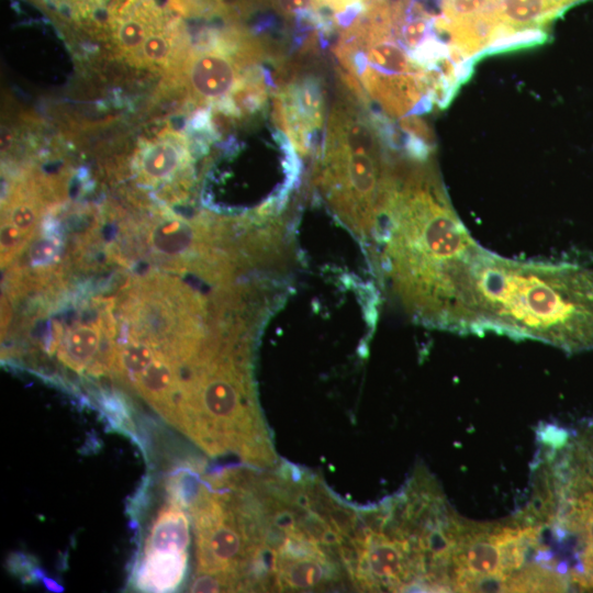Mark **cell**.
<instances>
[{
    "instance_id": "8",
    "label": "cell",
    "mask_w": 593,
    "mask_h": 593,
    "mask_svg": "<svg viewBox=\"0 0 593 593\" xmlns=\"http://www.w3.org/2000/svg\"><path fill=\"white\" fill-rule=\"evenodd\" d=\"M188 77L194 96L206 102L224 101L239 80L233 60L220 48L195 54L190 60Z\"/></svg>"
},
{
    "instance_id": "17",
    "label": "cell",
    "mask_w": 593,
    "mask_h": 593,
    "mask_svg": "<svg viewBox=\"0 0 593 593\" xmlns=\"http://www.w3.org/2000/svg\"><path fill=\"white\" fill-rule=\"evenodd\" d=\"M400 126L405 134L422 138L433 145L434 136L422 119H417L416 116L404 118L400 121Z\"/></svg>"
},
{
    "instance_id": "4",
    "label": "cell",
    "mask_w": 593,
    "mask_h": 593,
    "mask_svg": "<svg viewBox=\"0 0 593 593\" xmlns=\"http://www.w3.org/2000/svg\"><path fill=\"white\" fill-rule=\"evenodd\" d=\"M250 329L234 325L208 337L186 368L172 425L211 457L271 468L278 457L253 381Z\"/></svg>"
},
{
    "instance_id": "18",
    "label": "cell",
    "mask_w": 593,
    "mask_h": 593,
    "mask_svg": "<svg viewBox=\"0 0 593 593\" xmlns=\"http://www.w3.org/2000/svg\"><path fill=\"white\" fill-rule=\"evenodd\" d=\"M568 436V433L563 429L555 426H547L542 429L541 438L545 444H549L553 448H560L566 444Z\"/></svg>"
},
{
    "instance_id": "11",
    "label": "cell",
    "mask_w": 593,
    "mask_h": 593,
    "mask_svg": "<svg viewBox=\"0 0 593 593\" xmlns=\"http://www.w3.org/2000/svg\"><path fill=\"white\" fill-rule=\"evenodd\" d=\"M188 567V553L143 555L135 585L147 592H170L179 588Z\"/></svg>"
},
{
    "instance_id": "10",
    "label": "cell",
    "mask_w": 593,
    "mask_h": 593,
    "mask_svg": "<svg viewBox=\"0 0 593 593\" xmlns=\"http://www.w3.org/2000/svg\"><path fill=\"white\" fill-rule=\"evenodd\" d=\"M189 540V522L183 507L170 502L154 521L143 555L188 553Z\"/></svg>"
},
{
    "instance_id": "12",
    "label": "cell",
    "mask_w": 593,
    "mask_h": 593,
    "mask_svg": "<svg viewBox=\"0 0 593 593\" xmlns=\"http://www.w3.org/2000/svg\"><path fill=\"white\" fill-rule=\"evenodd\" d=\"M183 161V154L175 143L169 141L149 145L141 156L142 175L149 181H161L170 178Z\"/></svg>"
},
{
    "instance_id": "16",
    "label": "cell",
    "mask_w": 593,
    "mask_h": 593,
    "mask_svg": "<svg viewBox=\"0 0 593 593\" xmlns=\"http://www.w3.org/2000/svg\"><path fill=\"white\" fill-rule=\"evenodd\" d=\"M144 57L152 63H161L169 55V43L161 34H149L143 45Z\"/></svg>"
},
{
    "instance_id": "20",
    "label": "cell",
    "mask_w": 593,
    "mask_h": 593,
    "mask_svg": "<svg viewBox=\"0 0 593 593\" xmlns=\"http://www.w3.org/2000/svg\"><path fill=\"white\" fill-rule=\"evenodd\" d=\"M365 5L371 2L372 0H360Z\"/></svg>"
},
{
    "instance_id": "2",
    "label": "cell",
    "mask_w": 593,
    "mask_h": 593,
    "mask_svg": "<svg viewBox=\"0 0 593 593\" xmlns=\"http://www.w3.org/2000/svg\"><path fill=\"white\" fill-rule=\"evenodd\" d=\"M425 161L394 166L372 240L381 277L416 323L467 334L466 300L481 245Z\"/></svg>"
},
{
    "instance_id": "15",
    "label": "cell",
    "mask_w": 593,
    "mask_h": 593,
    "mask_svg": "<svg viewBox=\"0 0 593 593\" xmlns=\"http://www.w3.org/2000/svg\"><path fill=\"white\" fill-rule=\"evenodd\" d=\"M279 13L295 19L311 16L320 9L317 0H270Z\"/></svg>"
},
{
    "instance_id": "5",
    "label": "cell",
    "mask_w": 593,
    "mask_h": 593,
    "mask_svg": "<svg viewBox=\"0 0 593 593\" xmlns=\"http://www.w3.org/2000/svg\"><path fill=\"white\" fill-rule=\"evenodd\" d=\"M371 119L336 104L315 180L335 214L362 240H372L385 203L393 165Z\"/></svg>"
},
{
    "instance_id": "19",
    "label": "cell",
    "mask_w": 593,
    "mask_h": 593,
    "mask_svg": "<svg viewBox=\"0 0 593 593\" xmlns=\"http://www.w3.org/2000/svg\"><path fill=\"white\" fill-rule=\"evenodd\" d=\"M199 11L211 10L212 0H190Z\"/></svg>"
},
{
    "instance_id": "1",
    "label": "cell",
    "mask_w": 593,
    "mask_h": 593,
    "mask_svg": "<svg viewBox=\"0 0 593 593\" xmlns=\"http://www.w3.org/2000/svg\"><path fill=\"white\" fill-rule=\"evenodd\" d=\"M227 505L240 544L242 592L354 589L348 559L357 508L318 475L287 462L238 469Z\"/></svg>"
},
{
    "instance_id": "6",
    "label": "cell",
    "mask_w": 593,
    "mask_h": 593,
    "mask_svg": "<svg viewBox=\"0 0 593 593\" xmlns=\"http://www.w3.org/2000/svg\"><path fill=\"white\" fill-rule=\"evenodd\" d=\"M278 122L296 148L306 153L312 134L323 122L324 99L322 85L314 77H305L284 86L275 98Z\"/></svg>"
},
{
    "instance_id": "9",
    "label": "cell",
    "mask_w": 593,
    "mask_h": 593,
    "mask_svg": "<svg viewBox=\"0 0 593 593\" xmlns=\"http://www.w3.org/2000/svg\"><path fill=\"white\" fill-rule=\"evenodd\" d=\"M497 21L511 31L542 30L564 9L555 0H493Z\"/></svg>"
},
{
    "instance_id": "13",
    "label": "cell",
    "mask_w": 593,
    "mask_h": 593,
    "mask_svg": "<svg viewBox=\"0 0 593 593\" xmlns=\"http://www.w3.org/2000/svg\"><path fill=\"white\" fill-rule=\"evenodd\" d=\"M40 212L41 206L37 200L18 195L12 198L9 205L5 206L1 221L15 227L27 243L37 226Z\"/></svg>"
},
{
    "instance_id": "7",
    "label": "cell",
    "mask_w": 593,
    "mask_h": 593,
    "mask_svg": "<svg viewBox=\"0 0 593 593\" xmlns=\"http://www.w3.org/2000/svg\"><path fill=\"white\" fill-rule=\"evenodd\" d=\"M110 328L103 329L101 323H76L64 332L57 340V358L67 368L83 372H102L111 368L113 353L103 350V343Z\"/></svg>"
},
{
    "instance_id": "14",
    "label": "cell",
    "mask_w": 593,
    "mask_h": 593,
    "mask_svg": "<svg viewBox=\"0 0 593 593\" xmlns=\"http://www.w3.org/2000/svg\"><path fill=\"white\" fill-rule=\"evenodd\" d=\"M147 37L145 25L137 20H126L119 26L118 40L125 49H136Z\"/></svg>"
},
{
    "instance_id": "3",
    "label": "cell",
    "mask_w": 593,
    "mask_h": 593,
    "mask_svg": "<svg viewBox=\"0 0 593 593\" xmlns=\"http://www.w3.org/2000/svg\"><path fill=\"white\" fill-rule=\"evenodd\" d=\"M468 334L496 332L573 354L593 350V268L507 258L482 246L471 266Z\"/></svg>"
}]
</instances>
